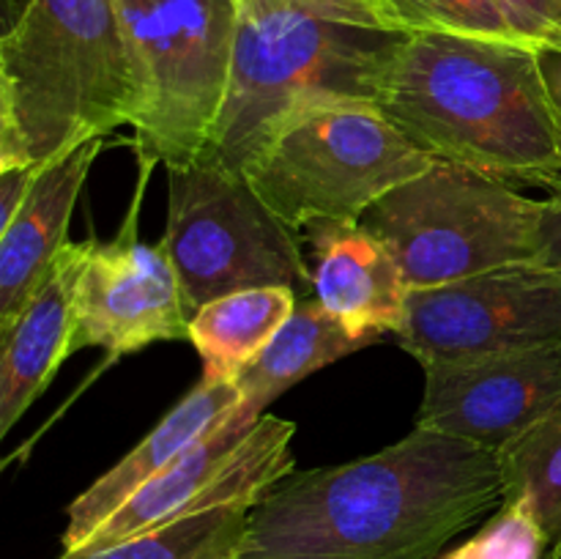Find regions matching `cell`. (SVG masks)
Returning a JSON list of instances; mask_svg holds the SVG:
<instances>
[{
	"instance_id": "6da1fadb",
	"label": "cell",
	"mask_w": 561,
	"mask_h": 559,
	"mask_svg": "<svg viewBox=\"0 0 561 559\" xmlns=\"http://www.w3.org/2000/svg\"><path fill=\"white\" fill-rule=\"evenodd\" d=\"M502 504L493 449L414 427L367 458L290 471L252 507L239 559H438Z\"/></svg>"
},
{
	"instance_id": "7a4b0ae2",
	"label": "cell",
	"mask_w": 561,
	"mask_h": 559,
	"mask_svg": "<svg viewBox=\"0 0 561 559\" xmlns=\"http://www.w3.org/2000/svg\"><path fill=\"white\" fill-rule=\"evenodd\" d=\"M378 110L420 151L502 181L561 186V148L537 47L416 33L389 60Z\"/></svg>"
},
{
	"instance_id": "3957f363",
	"label": "cell",
	"mask_w": 561,
	"mask_h": 559,
	"mask_svg": "<svg viewBox=\"0 0 561 559\" xmlns=\"http://www.w3.org/2000/svg\"><path fill=\"white\" fill-rule=\"evenodd\" d=\"M140 82L118 0H22L0 38V168L131 126Z\"/></svg>"
},
{
	"instance_id": "277c9868",
	"label": "cell",
	"mask_w": 561,
	"mask_h": 559,
	"mask_svg": "<svg viewBox=\"0 0 561 559\" xmlns=\"http://www.w3.org/2000/svg\"><path fill=\"white\" fill-rule=\"evenodd\" d=\"M405 33L241 0L228 96L203 157L244 173L288 124L332 104H378Z\"/></svg>"
},
{
	"instance_id": "5b68a950",
	"label": "cell",
	"mask_w": 561,
	"mask_h": 559,
	"mask_svg": "<svg viewBox=\"0 0 561 559\" xmlns=\"http://www.w3.org/2000/svg\"><path fill=\"white\" fill-rule=\"evenodd\" d=\"M537 219L540 201L510 181L436 159L387 192L362 228L387 247L409 290H420L535 263Z\"/></svg>"
},
{
	"instance_id": "8992f818",
	"label": "cell",
	"mask_w": 561,
	"mask_h": 559,
	"mask_svg": "<svg viewBox=\"0 0 561 559\" xmlns=\"http://www.w3.org/2000/svg\"><path fill=\"white\" fill-rule=\"evenodd\" d=\"M140 82L131 129L142 173L211 146L230 85L241 0H118Z\"/></svg>"
},
{
	"instance_id": "52a82bcc",
	"label": "cell",
	"mask_w": 561,
	"mask_h": 559,
	"mask_svg": "<svg viewBox=\"0 0 561 559\" xmlns=\"http://www.w3.org/2000/svg\"><path fill=\"white\" fill-rule=\"evenodd\" d=\"M433 162L373 104H332L285 126L247 179L299 233L316 223H362L387 192Z\"/></svg>"
},
{
	"instance_id": "ba28073f",
	"label": "cell",
	"mask_w": 561,
	"mask_h": 559,
	"mask_svg": "<svg viewBox=\"0 0 561 559\" xmlns=\"http://www.w3.org/2000/svg\"><path fill=\"white\" fill-rule=\"evenodd\" d=\"M164 250L195 316L219 296L285 285L312 296L310 261L296 230L263 203L244 173L201 157L168 168Z\"/></svg>"
},
{
	"instance_id": "9c48e42d",
	"label": "cell",
	"mask_w": 561,
	"mask_h": 559,
	"mask_svg": "<svg viewBox=\"0 0 561 559\" xmlns=\"http://www.w3.org/2000/svg\"><path fill=\"white\" fill-rule=\"evenodd\" d=\"M394 340L422 367L561 340V274L524 263L409 290Z\"/></svg>"
},
{
	"instance_id": "30bf717a",
	"label": "cell",
	"mask_w": 561,
	"mask_h": 559,
	"mask_svg": "<svg viewBox=\"0 0 561 559\" xmlns=\"http://www.w3.org/2000/svg\"><path fill=\"white\" fill-rule=\"evenodd\" d=\"M190 318L162 241H137V206L113 241L91 239L77 283L71 354L102 349L115 362L162 340H190Z\"/></svg>"
},
{
	"instance_id": "8fae6325",
	"label": "cell",
	"mask_w": 561,
	"mask_h": 559,
	"mask_svg": "<svg viewBox=\"0 0 561 559\" xmlns=\"http://www.w3.org/2000/svg\"><path fill=\"white\" fill-rule=\"evenodd\" d=\"M561 400V340L425 367L414 427L463 438L493 453Z\"/></svg>"
},
{
	"instance_id": "7c38bea8",
	"label": "cell",
	"mask_w": 561,
	"mask_h": 559,
	"mask_svg": "<svg viewBox=\"0 0 561 559\" xmlns=\"http://www.w3.org/2000/svg\"><path fill=\"white\" fill-rule=\"evenodd\" d=\"M102 146L104 137H96L42 164L31 195L0 230V334L20 318L69 244L71 214Z\"/></svg>"
},
{
	"instance_id": "4fadbf2b",
	"label": "cell",
	"mask_w": 561,
	"mask_h": 559,
	"mask_svg": "<svg viewBox=\"0 0 561 559\" xmlns=\"http://www.w3.org/2000/svg\"><path fill=\"white\" fill-rule=\"evenodd\" d=\"M310 233L312 296L356 338L398 332L405 321V285L387 247L362 223H316Z\"/></svg>"
},
{
	"instance_id": "5bb4252c",
	"label": "cell",
	"mask_w": 561,
	"mask_h": 559,
	"mask_svg": "<svg viewBox=\"0 0 561 559\" xmlns=\"http://www.w3.org/2000/svg\"><path fill=\"white\" fill-rule=\"evenodd\" d=\"M85 241H69L11 329L0 334V436L22 420L71 356L75 299L85 266Z\"/></svg>"
},
{
	"instance_id": "9a60e30c",
	"label": "cell",
	"mask_w": 561,
	"mask_h": 559,
	"mask_svg": "<svg viewBox=\"0 0 561 559\" xmlns=\"http://www.w3.org/2000/svg\"><path fill=\"white\" fill-rule=\"evenodd\" d=\"M239 403L241 392L236 381H206V378H201V384L173 411H168V417L126 458H121L113 469L104 471L93 486H88L69 504L64 551H77V548L85 546L88 537L115 510L124 507L140 488H146L186 449L195 447L203 436H208Z\"/></svg>"
},
{
	"instance_id": "2e32d148",
	"label": "cell",
	"mask_w": 561,
	"mask_h": 559,
	"mask_svg": "<svg viewBox=\"0 0 561 559\" xmlns=\"http://www.w3.org/2000/svg\"><path fill=\"white\" fill-rule=\"evenodd\" d=\"M373 343H378V338H356L340 318L323 310L316 296H299L294 316L283 323L263 354L236 378L241 406L250 414L263 417L279 395L307 376Z\"/></svg>"
},
{
	"instance_id": "e0dca14e",
	"label": "cell",
	"mask_w": 561,
	"mask_h": 559,
	"mask_svg": "<svg viewBox=\"0 0 561 559\" xmlns=\"http://www.w3.org/2000/svg\"><path fill=\"white\" fill-rule=\"evenodd\" d=\"M299 294L285 285L247 288L203 305L190 318V340L206 381H236L294 316Z\"/></svg>"
},
{
	"instance_id": "ac0fdd59",
	"label": "cell",
	"mask_w": 561,
	"mask_h": 559,
	"mask_svg": "<svg viewBox=\"0 0 561 559\" xmlns=\"http://www.w3.org/2000/svg\"><path fill=\"white\" fill-rule=\"evenodd\" d=\"M255 504L192 513L102 548L64 551L60 559H239Z\"/></svg>"
},
{
	"instance_id": "d6986e66",
	"label": "cell",
	"mask_w": 561,
	"mask_h": 559,
	"mask_svg": "<svg viewBox=\"0 0 561 559\" xmlns=\"http://www.w3.org/2000/svg\"><path fill=\"white\" fill-rule=\"evenodd\" d=\"M496 455L504 502L529 504L548 548L557 546L561 540V400Z\"/></svg>"
},
{
	"instance_id": "ffe728a7",
	"label": "cell",
	"mask_w": 561,
	"mask_h": 559,
	"mask_svg": "<svg viewBox=\"0 0 561 559\" xmlns=\"http://www.w3.org/2000/svg\"><path fill=\"white\" fill-rule=\"evenodd\" d=\"M394 33H455V36L526 42L496 0H373ZM529 44V42H526Z\"/></svg>"
},
{
	"instance_id": "44dd1931",
	"label": "cell",
	"mask_w": 561,
	"mask_h": 559,
	"mask_svg": "<svg viewBox=\"0 0 561 559\" xmlns=\"http://www.w3.org/2000/svg\"><path fill=\"white\" fill-rule=\"evenodd\" d=\"M548 540L524 502H504L471 540L442 559H546Z\"/></svg>"
},
{
	"instance_id": "7402d4cb",
	"label": "cell",
	"mask_w": 561,
	"mask_h": 559,
	"mask_svg": "<svg viewBox=\"0 0 561 559\" xmlns=\"http://www.w3.org/2000/svg\"><path fill=\"white\" fill-rule=\"evenodd\" d=\"M515 31L535 47H561V0H496Z\"/></svg>"
},
{
	"instance_id": "603a6c76",
	"label": "cell",
	"mask_w": 561,
	"mask_h": 559,
	"mask_svg": "<svg viewBox=\"0 0 561 559\" xmlns=\"http://www.w3.org/2000/svg\"><path fill=\"white\" fill-rule=\"evenodd\" d=\"M266 3L294 5V9L312 11V14L329 16V20H343V22H354V25L381 27V31H389V27L383 25L381 14H378L373 0H266Z\"/></svg>"
},
{
	"instance_id": "cb8c5ba5",
	"label": "cell",
	"mask_w": 561,
	"mask_h": 559,
	"mask_svg": "<svg viewBox=\"0 0 561 559\" xmlns=\"http://www.w3.org/2000/svg\"><path fill=\"white\" fill-rule=\"evenodd\" d=\"M535 263L561 274V186L553 190L551 197L540 201Z\"/></svg>"
},
{
	"instance_id": "d4e9b609",
	"label": "cell",
	"mask_w": 561,
	"mask_h": 559,
	"mask_svg": "<svg viewBox=\"0 0 561 559\" xmlns=\"http://www.w3.org/2000/svg\"><path fill=\"white\" fill-rule=\"evenodd\" d=\"M42 164H11L0 168V230L14 219L36 184Z\"/></svg>"
},
{
	"instance_id": "484cf974",
	"label": "cell",
	"mask_w": 561,
	"mask_h": 559,
	"mask_svg": "<svg viewBox=\"0 0 561 559\" xmlns=\"http://www.w3.org/2000/svg\"><path fill=\"white\" fill-rule=\"evenodd\" d=\"M537 60H540L542 82H546L548 102H551L553 124H557V137L561 148V47H537Z\"/></svg>"
},
{
	"instance_id": "4316f807",
	"label": "cell",
	"mask_w": 561,
	"mask_h": 559,
	"mask_svg": "<svg viewBox=\"0 0 561 559\" xmlns=\"http://www.w3.org/2000/svg\"><path fill=\"white\" fill-rule=\"evenodd\" d=\"M546 559H561V540L557 543V546H551V548H548Z\"/></svg>"
}]
</instances>
